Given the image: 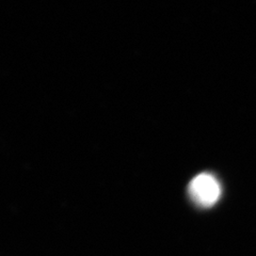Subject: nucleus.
<instances>
[{
	"mask_svg": "<svg viewBox=\"0 0 256 256\" xmlns=\"http://www.w3.org/2000/svg\"><path fill=\"white\" fill-rule=\"evenodd\" d=\"M188 192L191 200L196 205L208 208L219 201L221 185L212 174L201 173L190 182Z\"/></svg>",
	"mask_w": 256,
	"mask_h": 256,
	"instance_id": "nucleus-1",
	"label": "nucleus"
}]
</instances>
